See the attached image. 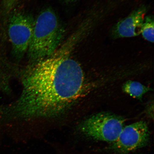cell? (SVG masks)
I'll use <instances>...</instances> for the list:
<instances>
[{
  "mask_svg": "<svg viewBox=\"0 0 154 154\" xmlns=\"http://www.w3.org/2000/svg\"><path fill=\"white\" fill-rule=\"evenodd\" d=\"M82 38L75 32L51 55L30 63L22 75V90L13 106L20 120L49 119L63 114L82 95L83 71L71 54Z\"/></svg>",
  "mask_w": 154,
  "mask_h": 154,
  "instance_id": "1",
  "label": "cell"
},
{
  "mask_svg": "<svg viewBox=\"0 0 154 154\" xmlns=\"http://www.w3.org/2000/svg\"><path fill=\"white\" fill-rule=\"evenodd\" d=\"M65 32L52 9H44L35 20L27 53L30 63L51 55L62 44Z\"/></svg>",
  "mask_w": 154,
  "mask_h": 154,
  "instance_id": "2",
  "label": "cell"
},
{
  "mask_svg": "<svg viewBox=\"0 0 154 154\" xmlns=\"http://www.w3.org/2000/svg\"><path fill=\"white\" fill-rule=\"evenodd\" d=\"M122 117L109 112L94 115L82 121L78 129L85 136L100 141L114 142L125 126Z\"/></svg>",
  "mask_w": 154,
  "mask_h": 154,
  "instance_id": "3",
  "label": "cell"
},
{
  "mask_svg": "<svg viewBox=\"0 0 154 154\" xmlns=\"http://www.w3.org/2000/svg\"><path fill=\"white\" fill-rule=\"evenodd\" d=\"M10 13L8 23V32L13 54L20 59L27 52L35 19L32 15L21 11Z\"/></svg>",
  "mask_w": 154,
  "mask_h": 154,
  "instance_id": "4",
  "label": "cell"
},
{
  "mask_svg": "<svg viewBox=\"0 0 154 154\" xmlns=\"http://www.w3.org/2000/svg\"><path fill=\"white\" fill-rule=\"evenodd\" d=\"M149 127L140 121L124 126L111 148L120 154H128L148 145L149 140Z\"/></svg>",
  "mask_w": 154,
  "mask_h": 154,
  "instance_id": "5",
  "label": "cell"
},
{
  "mask_svg": "<svg viewBox=\"0 0 154 154\" xmlns=\"http://www.w3.org/2000/svg\"><path fill=\"white\" fill-rule=\"evenodd\" d=\"M147 8L142 6L135 9L128 17L123 19L115 25L112 30L115 38H129L138 36L141 33Z\"/></svg>",
  "mask_w": 154,
  "mask_h": 154,
  "instance_id": "6",
  "label": "cell"
},
{
  "mask_svg": "<svg viewBox=\"0 0 154 154\" xmlns=\"http://www.w3.org/2000/svg\"><path fill=\"white\" fill-rule=\"evenodd\" d=\"M123 92L135 99L141 100L144 94L151 91L152 88L143 85L140 83L128 80L123 84Z\"/></svg>",
  "mask_w": 154,
  "mask_h": 154,
  "instance_id": "7",
  "label": "cell"
},
{
  "mask_svg": "<svg viewBox=\"0 0 154 154\" xmlns=\"http://www.w3.org/2000/svg\"><path fill=\"white\" fill-rule=\"evenodd\" d=\"M153 17L146 16L144 18L141 29V33L144 39L153 43L154 40Z\"/></svg>",
  "mask_w": 154,
  "mask_h": 154,
  "instance_id": "8",
  "label": "cell"
},
{
  "mask_svg": "<svg viewBox=\"0 0 154 154\" xmlns=\"http://www.w3.org/2000/svg\"><path fill=\"white\" fill-rule=\"evenodd\" d=\"M21 0H3L2 11L3 14H9L16 6Z\"/></svg>",
  "mask_w": 154,
  "mask_h": 154,
  "instance_id": "9",
  "label": "cell"
},
{
  "mask_svg": "<svg viewBox=\"0 0 154 154\" xmlns=\"http://www.w3.org/2000/svg\"><path fill=\"white\" fill-rule=\"evenodd\" d=\"M67 1H74V0H67Z\"/></svg>",
  "mask_w": 154,
  "mask_h": 154,
  "instance_id": "10",
  "label": "cell"
}]
</instances>
